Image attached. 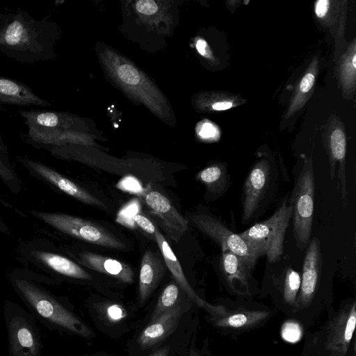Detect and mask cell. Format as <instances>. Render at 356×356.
<instances>
[{
  "instance_id": "obj_1",
  "label": "cell",
  "mask_w": 356,
  "mask_h": 356,
  "mask_svg": "<svg viewBox=\"0 0 356 356\" xmlns=\"http://www.w3.org/2000/svg\"><path fill=\"white\" fill-rule=\"evenodd\" d=\"M8 281L29 312L48 329L86 340L96 337L69 302L42 285L44 282L55 284L51 277L29 269L17 268L10 273Z\"/></svg>"
},
{
  "instance_id": "obj_2",
  "label": "cell",
  "mask_w": 356,
  "mask_h": 356,
  "mask_svg": "<svg viewBox=\"0 0 356 356\" xmlns=\"http://www.w3.org/2000/svg\"><path fill=\"white\" fill-rule=\"evenodd\" d=\"M59 28L49 16L34 19L26 10L0 13V51L21 63L33 64L56 57Z\"/></svg>"
},
{
  "instance_id": "obj_3",
  "label": "cell",
  "mask_w": 356,
  "mask_h": 356,
  "mask_svg": "<svg viewBox=\"0 0 356 356\" xmlns=\"http://www.w3.org/2000/svg\"><path fill=\"white\" fill-rule=\"evenodd\" d=\"M355 324V298L344 300L337 309L330 306L318 329L307 332L300 356H356Z\"/></svg>"
},
{
  "instance_id": "obj_4",
  "label": "cell",
  "mask_w": 356,
  "mask_h": 356,
  "mask_svg": "<svg viewBox=\"0 0 356 356\" xmlns=\"http://www.w3.org/2000/svg\"><path fill=\"white\" fill-rule=\"evenodd\" d=\"M104 68L114 83L130 96L145 105L165 122H172V111L163 94L154 83L130 60L109 47L99 51Z\"/></svg>"
},
{
  "instance_id": "obj_5",
  "label": "cell",
  "mask_w": 356,
  "mask_h": 356,
  "mask_svg": "<svg viewBox=\"0 0 356 356\" xmlns=\"http://www.w3.org/2000/svg\"><path fill=\"white\" fill-rule=\"evenodd\" d=\"M321 266L320 241L314 236L306 248L300 286L292 317L300 323L305 330L315 323L325 309L332 306V300L321 291Z\"/></svg>"
},
{
  "instance_id": "obj_6",
  "label": "cell",
  "mask_w": 356,
  "mask_h": 356,
  "mask_svg": "<svg viewBox=\"0 0 356 356\" xmlns=\"http://www.w3.org/2000/svg\"><path fill=\"white\" fill-rule=\"evenodd\" d=\"M219 310L207 314L208 322L221 335L234 337L267 324L277 310L251 300L221 298L216 302Z\"/></svg>"
},
{
  "instance_id": "obj_7",
  "label": "cell",
  "mask_w": 356,
  "mask_h": 356,
  "mask_svg": "<svg viewBox=\"0 0 356 356\" xmlns=\"http://www.w3.org/2000/svg\"><path fill=\"white\" fill-rule=\"evenodd\" d=\"M291 218V206L284 199L270 217L239 235L259 257L266 256L268 263L274 264L283 254L285 234Z\"/></svg>"
},
{
  "instance_id": "obj_8",
  "label": "cell",
  "mask_w": 356,
  "mask_h": 356,
  "mask_svg": "<svg viewBox=\"0 0 356 356\" xmlns=\"http://www.w3.org/2000/svg\"><path fill=\"white\" fill-rule=\"evenodd\" d=\"M3 314L9 356H41L43 345L35 317L10 300L4 301Z\"/></svg>"
},
{
  "instance_id": "obj_9",
  "label": "cell",
  "mask_w": 356,
  "mask_h": 356,
  "mask_svg": "<svg viewBox=\"0 0 356 356\" xmlns=\"http://www.w3.org/2000/svg\"><path fill=\"white\" fill-rule=\"evenodd\" d=\"M22 259L51 278L89 281L91 275L79 264L59 252L47 240H33L22 243L19 248ZM56 281V280H55Z\"/></svg>"
},
{
  "instance_id": "obj_10",
  "label": "cell",
  "mask_w": 356,
  "mask_h": 356,
  "mask_svg": "<svg viewBox=\"0 0 356 356\" xmlns=\"http://www.w3.org/2000/svg\"><path fill=\"white\" fill-rule=\"evenodd\" d=\"M194 305L188 300L147 321L128 343V356H147L159 348L179 329L182 319L192 312Z\"/></svg>"
},
{
  "instance_id": "obj_11",
  "label": "cell",
  "mask_w": 356,
  "mask_h": 356,
  "mask_svg": "<svg viewBox=\"0 0 356 356\" xmlns=\"http://www.w3.org/2000/svg\"><path fill=\"white\" fill-rule=\"evenodd\" d=\"M315 179L312 163H305L294 182L289 200L293 232L296 246L308 245L312 234L314 206Z\"/></svg>"
},
{
  "instance_id": "obj_12",
  "label": "cell",
  "mask_w": 356,
  "mask_h": 356,
  "mask_svg": "<svg viewBox=\"0 0 356 356\" xmlns=\"http://www.w3.org/2000/svg\"><path fill=\"white\" fill-rule=\"evenodd\" d=\"M29 214L55 230L104 248L124 250L126 245L104 228L84 218L60 212L32 210Z\"/></svg>"
},
{
  "instance_id": "obj_13",
  "label": "cell",
  "mask_w": 356,
  "mask_h": 356,
  "mask_svg": "<svg viewBox=\"0 0 356 356\" xmlns=\"http://www.w3.org/2000/svg\"><path fill=\"white\" fill-rule=\"evenodd\" d=\"M277 172L265 161L256 163L249 171L242 191V224L245 225L262 215L271 200Z\"/></svg>"
},
{
  "instance_id": "obj_14",
  "label": "cell",
  "mask_w": 356,
  "mask_h": 356,
  "mask_svg": "<svg viewBox=\"0 0 356 356\" xmlns=\"http://www.w3.org/2000/svg\"><path fill=\"white\" fill-rule=\"evenodd\" d=\"M188 220L198 231L217 243L222 250H229L248 266L254 268L260 257L239 235L230 230L221 220L207 212H193Z\"/></svg>"
},
{
  "instance_id": "obj_15",
  "label": "cell",
  "mask_w": 356,
  "mask_h": 356,
  "mask_svg": "<svg viewBox=\"0 0 356 356\" xmlns=\"http://www.w3.org/2000/svg\"><path fill=\"white\" fill-rule=\"evenodd\" d=\"M87 309L97 329L115 339L131 330L136 311L120 300L98 296L88 300Z\"/></svg>"
},
{
  "instance_id": "obj_16",
  "label": "cell",
  "mask_w": 356,
  "mask_h": 356,
  "mask_svg": "<svg viewBox=\"0 0 356 356\" xmlns=\"http://www.w3.org/2000/svg\"><path fill=\"white\" fill-rule=\"evenodd\" d=\"M17 161L30 175L84 204L106 209L105 204L84 188L51 167L26 156H18Z\"/></svg>"
},
{
  "instance_id": "obj_17",
  "label": "cell",
  "mask_w": 356,
  "mask_h": 356,
  "mask_svg": "<svg viewBox=\"0 0 356 356\" xmlns=\"http://www.w3.org/2000/svg\"><path fill=\"white\" fill-rule=\"evenodd\" d=\"M219 268L225 289L238 299L251 300L259 290L252 277V268L229 250H222Z\"/></svg>"
},
{
  "instance_id": "obj_18",
  "label": "cell",
  "mask_w": 356,
  "mask_h": 356,
  "mask_svg": "<svg viewBox=\"0 0 356 356\" xmlns=\"http://www.w3.org/2000/svg\"><path fill=\"white\" fill-rule=\"evenodd\" d=\"M149 211L155 216L172 241L178 242L188 229L189 222L173 206L166 196L161 193L149 190L142 195Z\"/></svg>"
},
{
  "instance_id": "obj_19",
  "label": "cell",
  "mask_w": 356,
  "mask_h": 356,
  "mask_svg": "<svg viewBox=\"0 0 356 356\" xmlns=\"http://www.w3.org/2000/svg\"><path fill=\"white\" fill-rule=\"evenodd\" d=\"M300 275L291 267H288L273 280L272 288L261 296H270L275 309L292 318L296 301L300 286Z\"/></svg>"
},
{
  "instance_id": "obj_20",
  "label": "cell",
  "mask_w": 356,
  "mask_h": 356,
  "mask_svg": "<svg viewBox=\"0 0 356 356\" xmlns=\"http://www.w3.org/2000/svg\"><path fill=\"white\" fill-rule=\"evenodd\" d=\"M154 238L161 251L166 267L170 271L175 281L185 291L191 301L197 307L203 309L207 314H212L217 312L219 309V306L216 303L211 304L202 298L190 285L171 246L158 229H156Z\"/></svg>"
},
{
  "instance_id": "obj_21",
  "label": "cell",
  "mask_w": 356,
  "mask_h": 356,
  "mask_svg": "<svg viewBox=\"0 0 356 356\" xmlns=\"http://www.w3.org/2000/svg\"><path fill=\"white\" fill-rule=\"evenodd\" d=\"M70 254L78 264L89 269L123 283L134 282V273L132 268L122 261L89 251L72 252Z\"/></svg>"
},
{
  "instance_id": "obj_22",
  "label": "cell",
  "mask_w": 356,
  "mask_h": 356,
  "mask_svg": "<svg viewBox=\"0 0 356 356\" xmlns=\"http://www.w3.org/2000/svg\"><path fill=\"white\" fill-rule=\"evenodd\" d=\"M166 266L163 261L151 250L143 255L140 266L138 306L143 307L162 281L165 273Z\"/></svg>"
},
{
  "instance_id": "obj_23",
  "label": "cell",
  "mask_w": 356,
  "mask_h": 356,
  "mask_svg": "<svg viewBox=\"0 0 356 356\" xmlns=\"http://www.w3.org/2000/svg\"><path fill=\"white\" fill-rule=\"evenodd\" d=\"M28 128L56 131H78V119L66 113L47 110H19Z\"/></svg>"
},
{
  "instance_id": "obj_24",
  "label": "cell",
  "mask_w": 356,
  "mask_h": 356,
  "mask_svg": "<svg viewBox=\"0 0 356 356\" xmlns=\"http://www.w3.org/2000/svg\"><path fill=\"white\" fill-rule=\"evenodd\" d=\"M49 106L51 104L39 97L25 83L0 76V106Z\"/></svg>"
},
{
  "instance_id": "obj_25",
  "label": "cell",
  "mask_w": 356,
  "mask_h": 356,
  "mask_svg": "<svg viewBox=\"0 0 356 356\" xmlns=\"http://www.w3.org/2000/svg\"><path fill=\"white\" fill-rule=\"evenodd\" d=\"M196 179L206 188L207 200L219 198L231 184L229 173L222 164H212L204 168L196 175Z\"/></svg>"
},
{
  "instance_id": "obj_26",
  "label": "cell",
  "mask_w": 356,
  "mask_h": 356,
  "mask_svg": "<svg viewBox=\"0 0 356 356\" xmlns=\"http://www.w3.org/2000/svg\"><path fill=\"white\" fill-rule=\"evenodd\" d=\"M191 300L174 280L168 283L161 291L156 303L149 313V321H153L169 310Z\"/></svg>"
},
{
  "instance_id": "obj_27",
  "label": "cell",
  "mask_w": 356,
  "mask_h": 356,
  "mask_svg": "<svg viewBox=\"0 0 356 356\" xmlns=\"http://www.w3.org/2000/svg\"><path fill=\"white\" fill-rule=\"evenodd\" d=\"M304 330L300 322L293 318H289L282 323L280 334L283 340L296 343L301 339Z\"/></svg>"
},
{
  "instance_id": "obj_28",
  "label": "cell",
  "mask_w": 356,
  "mask_h": 356,
  "mask_svg": "<svg viewBox=\"0 0 356 356\" xmlns=\"http://www.w3.org/2000/svg\"><path fill=\"white\" fill-rule=\"evenodd\" d=\"M134 220L143 231L153 236H154L156 228L148 218L141 213H137L134 216Z\"/></svg>"
},
{
  "instance_id": "obj_29",
  "label": "cell",
  "mask_w": 356,
  "mask_h": 356,
  "mask_svg": "<svg viewBox=\"0 0 356 356\" xmlns=\"http://www.w3.org/2000/svg\"><path fill=\"white\" fill-rule=\"evenodd\" d=\"M136 8L138 13L143 15H153L159 10L158 5L151 0L138 1L136 3Z\"/></svg>"
},
{
  "instance_id": "obj_30",
  "label": "cell",
  "mask_w": 356,
  "mask_h": 356,
  "mask_svg": "<svg viewBox=\"0 0 356 356\" xmlns=\"http://www.w3.org/2000/svg\"><path fill=\"white\" fill-rule=\"evenodd\" d=\"M165 343L147 356H175V343Z\"/></svg>"
},
{
  "instance_id": "obj_31",
  "label": "cell",
  "mask_w": 356,
  "mask_h": 356,
  "mask_svg": "<svg viewBox=\"0 0 356 356\" xmlns=\"http://www.w3.org/2000/svg\"><path fill=\"white\" fill-rule=\"evenodd\" d=\"M314 76L312 73L306 74L300 84V91L302 92H307L310 90L314 83Z\"/></svg>"
},
{
  "instance_id": "obj_32",
  "label": "cell",
  "mask_w": 356,
  "mask_h": 356,
  "mask_svg": "<svg viewBox=\"0 0 356 356\" xmlns=\"http://www.w3.org/2000/svg\"><path fill=\"white\" fill-rule=\"evenodd\" d=\"M330 1L327 0H319L315 3V13L317 17H324L329 9Z\"/></svg>"
},
{
  "instance_id": "obj_33",
  "label": "cell",
  "mask_w": 356,
  "mask_h": 356,
  "mask_svg": "<svg viewBox=\"0 0 356 356\" xmlns=\"http://www.w3.org/2000/svg\"><path fill=\"white\" fill-rule=\"evenodd\" d=\"M215 129L210 123H205L202 125L200 134L203 137H211L213 136Z\"/></svg>"
},
{
  "instance_id": "obj_34",
  "label": "cell",
  "mask_w": 356,
  "mask_h": 356,
  "mask_svg": "<svg viewBox=\"0 0 356 356\" xmlns=\"http://www.w3.org/2000/svg\"><path fill=\"white\" fill-rule=\"evenodd\" d=\"M232 106V103L230 102H216L212 105L213 109L216 111L227 110Z\"/></svg>"
},
{
  "instance_id": "obj_35",
  "label": "cell",
  "mask_w": 356,
  "mask_h": 356,
  "mask_svg": "<svg viewBox=\"0 0 356 356\" xmlns=\"http://www.w3.org/2000/svg\"><path fill=\"white\" fill-rule=\"evenodd\" d=\"M196 48L201 55L206 56L207 54V44L204 40L200 39L197 40Z\"/></svg>"
},
{
  "instance_id": "obj_36",
  "label": "cell",
  "mask_w": 356,
  "mask_h": 356,
  "mask_svg": "<svg viewBox=\"0 0 356 356\" xmlns=\"http://www.w3.org/2000/svg\"><path fill=\"white\" fill-rule=\"evenodd\" d=\"M8 150V147L3 142L2 136L0 134V156L6 159H9Z\"/></svg>"
},
{
  "instance_id": "obj_37",
  "label": "cell",
  "mask_w": 356,
  "mask_h": 356,
  "mask_svg": "<svg viewBox=\"0 0 356 356\" xmlns=\"http://www.w3.org/2000/svg\"><path fill=\"white\" fill-rule=\"evenodd\" d=\"M0 232L5 234H10V231L7 224L3 221V218L0 216Z\"/></svg>"
},
{
  "instance_id": "obj_38",
  "label": "cell",
  "mask_w": 356,
  "mask_h": 356,
  "mask_svg": "<svg viewBox=\"0 0 356 356\" xmlns=\"http://www.w3.org/2000/svg\"><path fill=\"white\" fill-rule=\"evenodd\" d=\"M79 356H116L104 352H97L93 353L83 354Z\"/></svg>"
},
{
  "instance_id": "obj_39",
  "label": "cell",
  "mask_w": 356,
  "mask_h": 356,
  "mask_svg": "<svg viewBox=\"0 0 356 356\" xmlns=\"http://www.w3.org/2000/svg\"><path fill=\"white\" fill-rule=\"evenodd\" d=\"M352 64H353V68L355 69L356 68V55L355 54H354L353 56Z\"/></svg>"
},
{
  "instance_id": "obj_40",
  "label": "cell",
  "mask_w": 356,
  "mask_h": 356,
  "mask_svg": "<svg viewBox=\"0 0 356 356\" xmlns=\"http://www.w3.org/2000/svg\"><path fill=\"white\" fill-rule=\"evenodd\" d=\"M206 356H211L210 353H208Z\"/></svg>"
}]
</instances>
